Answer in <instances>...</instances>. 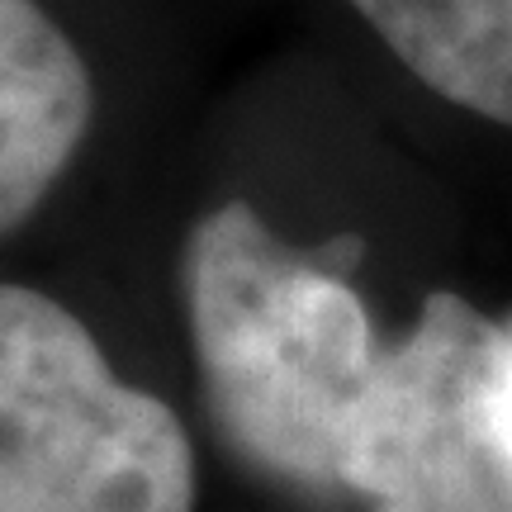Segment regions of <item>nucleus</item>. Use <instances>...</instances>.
Instances as JSON below:
<instances>
[{"label":"nucleus","instance_id":"423d86ee","mask_svg":"<svg viewBox=\"0 0 512 512\" xmlns=\"http://www.w3.org/2000/svg\"><path fill=\"white\" fill-rule=\"evenodd\" d=\"M508 337H512V323H508Z\"/></svg>","mask_w":512,"mask_h":512},{"label":"nucleus","instance_id":"20e7f679","mask_svg":"<svg viewBox=\"0 0 512 512\" xmlns=\"http://www.w3.org/2000/svg\"><path fill=\"white\" fill-rule=\"evenodd\" d=\"M91 110V72L57 19L38 0H0V233L48 200Z\"/></svg>","mask_w":512,"mask_h":512},{"label":"nucleus","instance_id":"7ed1b4c3","mask_svg":"<svg viewBox=\"0 0 512 512\" xmlns=\"http://www.w3.org/2000/svg\"><path fill=\"white\" fill-rule=\"evenodd\" d=\"M342 489L370 512H512V337L451 290L380 366L342 437Z\"/></svg>","mask_w":512,"mask_h":512},{"label":"nucleus","instance_id":"39448f33","mask_svg":"<svg viewBox=\"0 0 512 512\" xmlns=\"http://www.w3.org/2000/svg\"><path fill=\"white\" fill-rule=\"evenodd\" d=\"M427 91L512 128V0H351Z\"/></svg>","mask_w":512,"mask_h":512},{"label":"nucleus","instance_id":"f03ea898","mask_svg":"<svg viewBox=\"0 0 512 512\" xmlns=\"http://www.w3.org/2000/svg\"><path fill=\"white\" fill-rule=\"evenodd\" d=\"M0 512H195V451L57 299L0 280Z\"/></svg>","mask_w":512,"mask_h":512},{"label":"nucleus","instance_id":"f257e3e1","mask_svg":"<svg viewBox=\"0 0 512 512\" xmlns=\"http://www.w3.org/2000/svg\"><path fill=\"white\" fill-rule=\"evenodd\" d=\"M181 285L209 413L233 451L299 489H342V437L380 366L361 294L242 200L190 228Z\"/></svg>","mask_w":512,"mask_h":512}]
</instances>
